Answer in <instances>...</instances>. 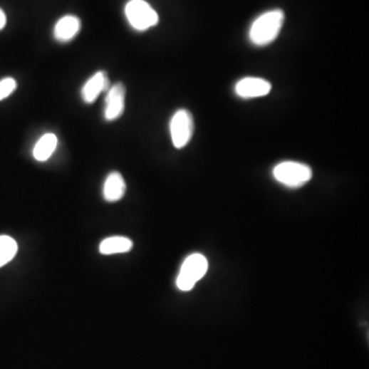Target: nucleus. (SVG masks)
Instances as JSON below:
<instances>
[{"mask_svg":"<svg viewBox=\"0 0 369 369\" xmlns=\"http://www.w3.org/2000/svg\"><path fill=\"white\" fill-rule=\"evenodd\" d=\"M284 11L272 9L254 20L249 29V41L256 46H266L276 41L284 24Z\"/></svg>","mask_w":369,"mask_h":369,"instance_id":"f257e3e1","label":"nucleus"},{"mask_svg":"<svg viewBox=\"0 0 369 369\" xmlns=\"http://www.w3.org/2000/svg\"><path fill=\"white\" fill-rule=\"evenodd\" d=\"M273 176L289 188H300L310 182L313 172L310 167L296 161H284L273 170Z\"/></svg>","mask_w":369,"mask_h":369,"instance_id":"f03ea898","label":"nucleus"},{"mask_svg":"<svg viewBox=\"0 0 369 369\" xmlns=\"http://www.w3.org/2000/svg\"><path fill=\"white\" fill-rule=\"evenodd\" d=\"M209 269V261L202 254H193L184 260L177 278V286L183 291L194 289Z\"/></svg>","mask_w":369,"mask_h":369,"instance_id":"7ed1b4c3","label":"nucleus"},{"mask_svg":"<svg viewBox=\"0 0 369 369\" xmlns=\"http://www.w3.org/2000/svg\"><path fill=\"white\" fill-rule=\"evenodd\" d=\"M125 13L128 23L137 31H146L157 25L160 21L155 9L145 0H130L126 4Z\"/></svg>","mask_w":369,"mask_h":369,"instance_id":"20e7f679","label":"nucleus"},{"mask_svg":"<svg viewBox=\"0 0 369 369\" xmlns=\"http://www.w3.org/2000/svg\"><path fill=\"white\" fill-rule=\"evenodd\" d=\"M170 135L174 146L182 149L188 145L194 134V118L186 109L177 110L170 123Z\"/></svg>","mask_w":369,"mask_h":369,"instance_id":"39448f33","label":"nucleus"},{"mask_svg":"<svg viewBox=\"0 0 369 369\" xmlns=\"http://www.w3.org/2000/svg\"><path fill=\"white\" fill-rule=\"evenodd\" d=\"M126 90L123 83H118L109 88L105 104L104 118L107 121H114L125 112Z\"/></svg>","mask_w":369,"mask_h":369,"instance_id":"423d86ee","label":"nucleus"},{"mask_svg":"<svg viewBox=\"0 0 369 369\" xmlns=\"http://www.w3.org/2000/svg\"><path fill=\"white\" fill-rule=\"evenodd\" d=\"M272 90V84L259 77H245L235 85V93L242 99L265 97Z\"/></svg>","mask_w":369,"mask_h":369,"instance_id":"0eeeda50","label":"nucleus"},{"mask_svg":"<svg viewBox=\"0 0 369 369\" xmlns=\"http://www.w3.org/2000/svg\"><path fill=\"white\" fill-rule=\"evenodd\" d=\"M111 86H110L109 77L106 72L99 71L84 84L83 90H81V97L86 104H93L103 92L109 90Z\"/></svg>","mask_w":369,"mask_h":369,"instance_id":"6e6552de","label":"nucleus"},{"mask_svg":"<svg viewBox=\"0 0 369 369\" xmlns=\"http://www.w3.org/2000/svg\"><path fill=\"white\" fill-rule=\"evenodd\" d=\"M80 20L76 16L68 15L61 18L53 29V36L60 42L72 41L80 30Z\"/></svg>","mask_w":369,"mask_h":369,"instance_id":"1a4fd4ad","label":"nucleus"},{"mask_svg":"<svg viewBox=\"0 0 369 369\" xmlns=\"http://www.w3.org/2000/svg\"><path fill=\"white\" fill-rule=\"evenodd\" d=\"M126 192V184L123 177L118 172H113L107 177L104 184L105 200L108 202H119L125 196Z\"/></svg>","mask_w":369,"mask_h":369,"instance_id":"9d476101","label":"nucleus"},{"mask_svg":"<svg viewBox=\"0 0 369 369\" xmlns=\"http://www.w3.org/2000/svg\"><path fill=\"white\" fill-rule=\"evenodd\" d=\"M134 246L132 240L123 236H113L103 240L100 244V252L105 256L109 254H125Z\"/></svg>","mask_w":369,"mask_h":369,"instance_id":"9b49d317","label":"nucleus"},{"mask_svg":"<svg viewBox=\"0 0 369 369\" xmlns=\"http://www.w3.org/2000/svg\"><path fill=\"white\" fill-rule=\"evenodd\" d=\"M58 146V137L55 134H46L35 144L33 149V157L37 161H46L53 155Z\"/></svg>","mask_w":369,"mask_h":369,"instance_id":"f8f14e48","label":"nucleus"},{"mask_svg":"<svg viewBox=\"0 0 369 369\" xmlns=\"http://www.w3.org/2000/svg\"><path fill=\"white\" fill-rule=\"evenodd\" d=\"M18 251V244L9 236H0V268L9 263Z\"/></svg>","mask_w":369,"mask_h":369,"instance_id":"ddd939ff","label":"nucleus"},{"mask_svg":"<svg viewBox=\"0 0 369 369\" xmlns=\"http://www.w3.org/2000/svg\"><path fill=\"white\" fill-rule=\"evenodd\" d=\"M17 88V81L11 77L0 80V101L6 99L9 95L15 92Z\"/></svg>","mask_w":369,"mask_h":369,"instance_id":"4468645a","label":"nucleus"},{"mask_svg":"<svg viewBox=\"0 0 369 369\" xmlns=\"http://www.w3.org/2000/svg\"><path fill=\"white\" fill-rule=\"evenodd\" d=\"M6 24V16L4 11L0 9V30L4 29V26Z\"/></svg>","mask_w":369,"mask_h":369,"instance_id":"2eb2a0df","label":"nucleus"}]
</instances>
